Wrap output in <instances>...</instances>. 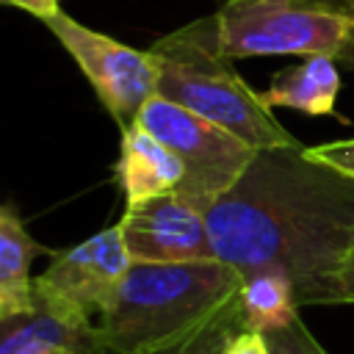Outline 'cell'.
Masks as SVG:
<instances>
[{
	"instance_id": "cell-11",
	"label": "cell",
	"mask_w": 354,
	"mask_h": 354,
	"mask_svg": "<svg viewBox=\"0 0 354 354\" xmlns=\"http://www.w3.org/2000/svg\"><path fill=\"white\" fill-rule=\"evenodd\" d=\"M39 254H55L41 246L25 227L14 202L0 207V321L33 310L30 266Z\"/></svg>"
},
{
	"instance_id": "cell-10",
	"label": "cell",
	"mask_w": 354,
	"mask_h": 354,
	"mask_svg": "<svg viewBox=\"0 0 354 354\" xmlns=\"http://www.w3.org/2000/svg\"><path fill=\"white\" fill-rule=\"evenodd\" d=\"M116 177H119L127 207H136L149 199L177 194L183 185L185 169L163 141H158L144 127L130 124L122 130Z\"/></svg>"
},
{
	"instance_id": "cell-16",
	"label": "cell",
	"mask_w": 354,
	"mask_h": 354,
	"mask_svg": "<svg viewBox=\"0 0 354 354\" xmlns=\"http://www.w3.org/2000/svg\"><path fill=\"white\" fill-rule=\"evenodd\" d=\"M321 304H354V260L326 285Z\"/></svg>"
},
{
	"instance_id": "cell-1",
	"label": "cell",
	"mask_w": 354,
	"mask_h": 354,
	"mask_svg": "<svg viewBox=\"0 0 354 354\" xmlns=\"http://www.w3.org/2000/svg\"><path fill=\"white\" fill-rule=\"evenodd\" d=\"M216 257L238 274H285L301 307L354 260V177L307 147L257 149L238 183L207 210Z\"/></svg>"
},
{
	"instance_id": "cell-8",
	"label": "cell",
	"mask_w": 354,
	"mask_h": 354,
	"mask_svg": "<svg viewBox=\"0 0 354 354\" xmlns=\"http://www.w3.org/2000/svg\"><path fill=\"white\" fill-rule=\"evenodd\" d=\"M119 227L133 263L218 260L205 210H199L180 194H166L127 207Z\"/></svg>"
},
{
	"instance_id": "cell-6",
	"label": "cell",
	"mask_w": 354,
	"mask_h": 354,
	"mask_svg": "<svg viewBox=\"0 0 354 354\" xmlns=\"http://www.w3.org/2000/svg\"><path fill=\"white\" fill-rule=\"evenodd\" d=\"M44 25L75 58L119 130L136 124L141 108L158 94V64L152 53L127 47L100 30H91L66 11L44 19Z\"/></svg>"
},
{
	"instance_id": "cell-20",
	"label": "cell",
	"mask_w": 354,
	"mask_h": 354,
	"mask_svg": "<svg viewBox=\"0 0 354 354\" xmlns=\"http://www.w3.org/2000/svg\"><path fill=\"white\" fill-rule=\"evenodd\" d=\"M346 3H348V8H351V11H354V0H346Z\"/></svg>"
},
{
	"instance_id": "cell-9",
	"label": "cell",
	"mask_w": 354,
	"mask_h": 354,
	"mask_svg": "<svg viewBox=\"0 0 354 354\" xmlns=\"http://www.w3.org/2000/svg\"><path fill=\"white\" fill-rule=\"evenodd\" d=\"M0 354H108L97 324L55 313L39 301L33 310L0 321Z\"/></svg>"
},
{
	"instance_id": "cell-3",
	"label": "cell",
	"mask_w": 354,
	"mask_h": 354,
	"mask_svg": "<svg viewBox=\"0 0 354 354\" xmlns=\"http://www.w3.org/2000/svg\"><path fill=\"white\" fill-rule=\"evenodd\" d=\"M149 53L158 64L160 97L230 130L254 149L299 144L274 119L260 91L232 69V58L218 50L213 17L158 39Z\"/></svg>"
},
{
	"instance_id": "cell-2",
	"label": "cell",
	"mask_w": 354,
	"mask_h": 354,
	"mask_svg": "<svg viewBox=\"0 0 354 354\" xmlns=\"http://www.w3.org/2000/svg\"><path fill=\"white\" fill-rule=\"evenodd\" d=\"M243 274L221 260L133 263L97 318L108 354H194L243 329Z\"/></svg>"
},
{
	"instance_id": "cell-4",
	"label": "cell",
	"mask_w": 354,
	"mask_h": 354,
	"mask_svg": "<svg viewBox=\"0 0 354 354\" xmlns=\"http://www.w3.org/2000/svg\"><path fill=\"white\" fill-rule=\"evenodd\" d=\"M213 22L227 58L324 55L354 66V11L346 0H224Z\"/></svg>"
},
{
	"instance_id": "cell-13",
	"label": "cell",
	"mask_w": 354,
	"mask_h": 354,
	"mask_svg": "<svg viewBox=\"0 0 354 354\" xmlns=\"http://www.w3.org/2000/svg\"><path fill=\"white\" fill-rule=\"evenodd\" d=\"M299 296L293 282L285 274L263 271L243 279L241 290V313H243V329L252 332H271L288 326L293 318H299Z\"/></svg>"
},
{
	"instance_id": "cell-5",
	"label": "cell",
	"mask_w": 354,
	"mask_h": 354,
	"mask_svg": "<svg viewBox=\"0 0 354 354\" xmlns=\"http://www.w3.org/2000/svg\"><path fill=\"white\" fill-rule=\"evenodd\" d=\"M136 124L180 158L185 177L177 194L199 210H207L216 199H221L257 155V149L243 138L160 94L141 108Z\"/></svg>"
},
{
	"instance_id": "cell-7",
	"label": "cell",
	"mask_w": 354,
	"mask_h": 354,
	"mask_svg": "<svg viewBox=\"0 0 354 354\" xmlns=\"http://www.w3.org/2000/svg\"><path fill=\"white\" fill-rule=\"evenodd\" d=\"M133 257L124 246L122 227H105L97 235L61 249L53 263L33 279V301L75 318H100L122 279L127 277Z\"/></svg>"
},
{
	"instance_id": "cell-18",
	"label": "cell",
	"mask_w": 354,
	"mask_h": 354,
	"mask_svg": "<svg viewBox=\"0 0 354 354\" xmlns=\"http://www.w3.org/2000/svg\"><path fill=\"white\" fill-rule=\"evenodd\" d=\"M3 3H8V6H17V8H22V11H28V14H33L36 19H50V17H55L58 11H61V6H58V0H3Z\"/></svg>"
},
{
	"instance_id": "cell-12",
	"label": "cell",
	"mask_w": 354,
	"mask_h": 354,
	"mask_svg": "<svg viewBox=\"0 0 354 354\" xmlns=\"http://www.w3.org/2000/svg\"><path fill=\"white\" fill-rule=\"evenodd\" d=\"M340 91L337 64L324 55L304 58L299 66L277 72L271 86L260 91L268 108H290L310 116H335Z\"/></svg>"
},
{
	"instance_id": "cell-19",
	"label": "cell",
	"mask_w": 354,
	"mask_h": 354,
	"mask_svg": "<svg viewBox=\"0 0 354 354\" xmlns=\"http://www.w3.org/2000/svg\"><path fill=\"white\" fill-rule=\"evenodd\" d=\"M227 343H230V337H218V340H210V343H205V346H202V348H196L194 354H224Z\"/></svg>"
},
{
	"instance_id": "cell-15",
	"label": "cell",
	"mask_w": 354,
	"mask_h": 354,
	"mask_svg": "<svg viewBox=\"0 0 354 354\" xmlns=\"http://www.w3.org/2000/svg\"><path fill=\"white\" fill-rule=\"evenodd\" d=\"M307 155L313 160H321L332 169H340L343 174L354 177V138L346 141H329V144H318V147H307Z\"/></svg>"
},
{
	"instance_id": "cell-14",
	"label": "cell",
	"mask_w": 354,
	"mask_h": 354,
	"mask_svg": "<svg viewBox=\"0 0 354 354\" xmlns=\"http://www.w3.org/2000/svg\"><path fill=\"white\" fill-rule=\"evenodd\" d=\"M268 337V346H271V354H329L318 340L315 335L307 329V324L299 318H293L288 326L282 329H271L266 332Z\"/></svg>"
},
{
	"instance_id": "cell-17",
	"label": "cell",
	"mask_w": 354,
	"mask_h": 354,
	"mask_svg": "<svg viewBox=\"0 0 354 354\" xmlns=\"http://www.w3.org/2000/svg\"><path fill=\"white\" fill-rule=\"evenodd\" d=\"M224 354H271V346H268V337L263 332L241 329L238 335L230 337Z\"/></svg>"
}]
</instances>
